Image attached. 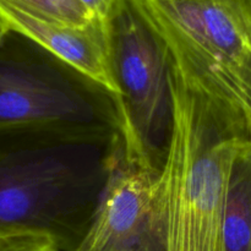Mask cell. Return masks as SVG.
Segmentation results:
<instances>
[{
	"label": "cell",
	"instance_id": "1",
	"mask_svg": "<svg viewBox=\"0 0 251 251\" xmlns=\"http://www.w3.org/2000/svg\"><path fill=\"white\" fill-rule=\"evenodd\" d=\"M169 85L173 124L159 173L166 249L226 251V196L238 150L251 141L248 119L186 80L172 60Z\"/></svg>",
	"mask_w": 251,
	"mask_h": 251
},
{
	"label": "cell",
	"instance_id": "2",
	"mask_svg": "<svg viewBox=\"0 0 251 251\" xmlns=\"http://www.w3.org/2000/svg\"><path fill=\"white\" fill-rule=\"evenodd\" d=\"M112 140L0 130V228L49 233L64 251H74L104 184Z\"/></svg>",
	"mask_w": 251,
	"mask_h": 251
},
{
	"label": "cell",
	"instance_id": "3",
	"mask_svg": "<svg viewBox=\"0 0 251 251\" xmlns=\"http://www.w3.org/2000/svg\"><path fill=\"white\" fill-rule=\"evenodd\" d=\"M118 102L26 37L0 44V130L69 141L107 142L119 127Z\"/></svg>",
	"mask_w": 251,
	"mask_h": 251
},
{
	"label": "cell",
	"instance_id": "4",
	"mask_svg": "<svg viewBox=\"0 0 251 251\" xmlns=\"http://www.w3.org/2000/svg\"><path fill=\"white\" fill-rule=\"evenodd\" d=\"M173 65L213 98L243 109L251 97L250 0H135Z\"/></svg>",
	"mask_w": 251,
	"mask_h": 251
},
{
	"label": "cell",
	"instance_id": "5",
	"mask_svg": "<svg viewBox=\"0 0 251 251\" xmlns=\"http://www.w3.org/2000/svg\"><path fill=\"white\" fill-rule=\"evenodd\" d=\"M105 22L120 91L119 132L161 169L173 124L169 51L135 0H115Z\"/></svg>",
	"mask_w": 251,
	"mask_h": 251
},
{
	"label": "cell",
	"instance_id": "6",
	"mask_svg": "<svg viewBox=\"0 0 251 251\" xmlns=\"http://www.w3.org/2000/svg\"><path fill=\"white\" fill-rule=\"evenodd\" d=\"M159 173L125 144L118 127L104 184L74 251H167Z\"/></svg>",
	"mask_w": 251,
	"mask_h": 251
},
{
	"label": "cell",
	"instance_id": "7",
	"mask_svg": "<svg viewBox=\"0 0 251 251\" xmlns=\"http://www.w3.org/2000/svg\"><path fill=\"white\" fill-rule=\"evenodd\" d=\"M0 19L10 31L36 43L119 103L120 91L113 71L105 20L96 17L85 26H73L42 19L5 0H0Z\"/></svg>",
	"mask_w": 251,
	"mask_h": 251
},
{
	"label": "cell",
	"instance_id": "8",
	"mask_svg": "<svg viewBox=\"0 0 251 251\" xmlns=\"http://www.w3.org/2000/svg\"><path fill=\"white\" fill-rule=\"evenodd\" d=\"M226 251H251V141L233 162L223 217Z\"/></svg>",
	"mask_w": 251,
	"mask_h": 251
},
{
	"label": "cell",
	"instance_id": "9",
	"mask_svg": "<svg viewBox=\"0 0 251 251\" xmlns=\"http://www.w3.org/2000/svg\"><path fill=\"white\" fill-rule=\"evenodd\" d=\"M32 15L73 26L88 25L95 16L78 0H5Z\"/></svg>",
	"mask_w": 251,
	"mask_h": 251
},
{
	"label": "cell",
	"instance_id": "10",
	"mask_svg": "<svg viewBox=\"0 0 251 251\" xmlns=\"http://www.w3.org/2000/svg\"><path fill=\"white\" fill-rule=\"evenodd\" d=\"M0 251H64L51 234L41 230L0 228Z\"/></svg>",
	"mask_w": 251,
	"mask_h": 251
},
{
	"label": "cell",
	"instance_id": "11",
	"mask_svg": "<svg viewBox=\"0 0 251 251\" xmlns=\"http://www.w3.org/2000/svg\"><path fill=\"white\" fill-rule=\"evenodd\" d=\"M92 16L105 20L112 10L115 0H78Z\"/></svg>",
	"mask_w": 251,
	"mask_h": 251
},
{
	"label": "cell",
	"instance_id": "12",
	"mask_svg": "<svg viewBox=\"0 0 251 251\" xmlns=\"http://www.w3.org/2000/svg\"><path fill=\"white\" fill-rule=\"evenodd\" d=\"M9 32H10L9 27L5 25V22L2 21L1 19H0V44H1V42L4 41V38L6 37V34L9 33Z\"/></svg>",
	"mask_w": 251,
	"mask_h": 251
},
{
	"label": "cell",
	"instance_id": "13",
	"mask_svg": "<svg viewBox=\"0 0 251 251\" xmlns=\"http://www.w3.org/2000/svg\"><path fill=\"white\" fill-rule=\"evenodd\" d=\"M250 1H251V0H250Z\"/></svg>",
	"mask_w": 251,
	"mask_h": 251
}]
</instances>
